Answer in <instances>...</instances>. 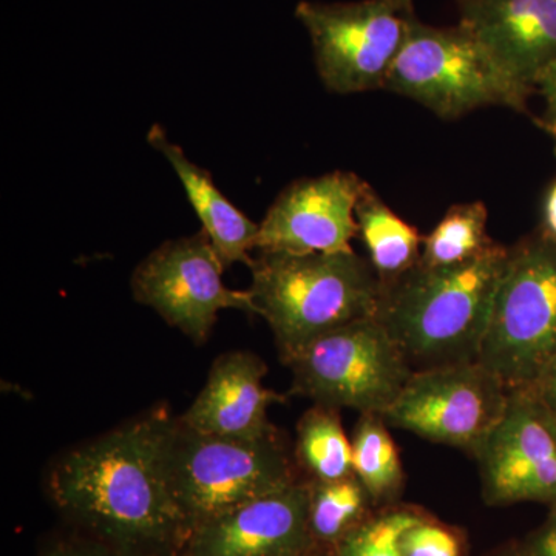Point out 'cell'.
I'll use <instances>...</instances> for the list:
<instances>
[{
  "label": "cell",
  "instance_id": "484cf974",
  "mask_svg": "<svg viewBox=\"0 0 556 556\" xmlns=\"http://www.w3.org/2000/svg\"><path fill=\"white\" fill-rule=\"evenodd\" d=\"M526 388L556 413V357L538 376L535 382Z\"/></svg>",
  "mask_w": 556,
  "mask_h": 556
},
{
  "label": "cell",
  "instance_id": "cb8c5ba5",
  "mask_svg": "<svg viewBox=\"0 0 556 556\" xmlns=\"http://www.w3.org/2000/svg\"><path fill=\"white\" fill-rule=\"evenodd\" d=\"M535 93L544 101V112L536 119L538 126L547 131L552 138L556 137V60L536 80Z\"/></svg>",
  "mask_w": 556,
  "mask_h": 556
},
{
  "label": "cell",
  "instance_id": "ba28073f",
  "mask_svg": "<svg viewBox=\"0 0 556 556\" xmlns=\"http://www.w3.org/2000/svg\"><path fill=\"white\" fill-rule=\"evenodd\" d=\"M295 17L308 31L318 78L339 94L386 89L417 21L413 0H303Z\"/></svg>",
  "mask_w": 556,
  "mask_h": 556
},
{
  "label": "cell",
  "instance_id": "277c9868",
  "mask_svg": "<svg viewBox=\"0 0 556 556\" xmlns=\"http://www.w3.org/2000/svg\"><path fill=\"white\" fill-rule=\"evenodd\" d=\"M278 431L255 439L212 437L177 417L169 445L172 486L190 533L249 501L298 482Z\"/></svg>",
  "mask_w": 556,
  "mask_h": 556
},
{
  "label": "cell",
  "instance_id": "e0dca14e",
  "mask_svg": "<svg viewBox=\"0 0 556 556\" xmlns=\"http://www.w3.org/2000/svg\"><path fill=\"white\" fill-rule=\"evenodd\" d=\"M356 218L358 236L368 249L369 265L382 287L419 263L424 237L394 214L369 185L357 201Z\"/></svg>",
  "mask_w": 556,
  "mask_h": 556
},
{
  "label": "cell",
  "instance_id": "7c38bea8",
  "mask_svg": "<svg viewBox=\"0 0 556 556\" xmlns=\"http://www.w3.org/2000/svg\"><path fill=\"white\" fill-rule=\"evenodd\" d=\"M368 182L336 170L291 182L258 223L255 251L332 254L353 251L358 236L356 204Z\"/></svg>",
  "mask_w": 556,
  "mask_h": 556
},
{
  "label": "cell",
  "instance_id": "7402d4cb",
  "mask_svg": "<svg viewBox=\"0 0 556 556\" xmlns=\"http://www.w3.org/2000/svg\"><path fill=\"white\" fill-rule=\"evenodd\" d=\"M419 515L399 508L378 518L362 522L339 541V556H402L399 540L402 533L416 525Z\"/></svg>",
  "mask_w": 556,
  "mask_h": 556
},
{
  "label": "cell",
  "instance_id": "2e32d148",
  "mask_svg": "<svg viewBox=\"0 0 556 556\" xmlns=\"http://www.w3.org/2000/svg\"><path fill=\"white\" fill-rule=\"evenodd\" d=\"M148 142L169 161L188 195L190 206L200 218L203 226L201 230L206 232L225 268L236 263L251 265V251H254L258 236L257 223L248 218L239 207L230 203L228 197L223 195L211 172L190 161L185 150L167 138L160 124L150 127Z\"/></svg>",
  "mask_w": 556,
  "mask_h": 556
},
{
  "label": "cell",
  "instance_id": "5b68a950",
  "mask_svg": "<svg viewBox=\"0 0 556 556\" xmlns=\"http://www.w3.org/2000/svg\"><path fill=\"white\" fill-rule=\"evenodd\" d=\"M386 90L444 119L489 105L529 113L532 97L463 25L433 27L419 20L388 75Z\"/></svg>",
  "mask_w": 556,
  "mask_h": 556
},
{
  "label": "cell",
  "instance_id": "f1b7e54d",
  "mask_svg": "<svg viewBox=\"0 0 556 556\" xmlns=\"http://www.w3.org/2000/svg\"><path fill=\"white\" fill-rule=\"evenodd\" d=\"M504 556H530V555H529V552H527L526 548L522 547V548H518V551L508 552V554H506Z\"/></svg>",
  "mask_w": 556,
  "mask_h": 556
},
{
  "label": "cell",
  "instance_id": "ffe728a7",
  "mask_svg": "<svg viewBox=\"0 0 556 556\" xmlns=\"http://www.w3.org/2000/svg\"><path fill=\"white\" fill-rule=\"evenodd\" d=\"M489 211L481 201L456 204L422 239L420 265L447 268L479 257L495 241L486 236Z\"/></svg>",
  "mask_w": 556,
  "mask_h": 556
},
{
  "label": "cell",
  "instance_id": "6da1fadb",
  "mask_svg": "<svg viewBox=\"0 0 556 556\" xmlns=\"http://www.w3.org/2000/svg\"><path fill=\"white\" fill-rule=\"evenodd\" d=\"M177 419L155 407L70 450L49 473V492L68 518L121 556H166L190 536L169 473Z\"/></svg>",
  "mask_w": 556,
  "mask_h": 556
},
{
  "label": "cell",
  "instance_id": "52a82bcc",
  "mask_svg": "<svg viewBox=\"0 0 556 556\" xmlns=\"http://www.w3.org/2000/svg\"><path fill=\"white\" fill-rule=\"evenodd\" d=\"M291 393L329 408L383 415L412 378V364L376 317L318 336L285 362Z\"/></svg>",
  "mask_w": 556,
  "mask_h": 556
},
{
  "label": "cell",
  "instance_id": "9c48e42d",
  "mask_svg": "<svg viewBox=\"0 0 556 556\" xmlns=\"http://www.w3.org/2000/svg\"><path fill=\"white\" fill-rule=\"evenodd\" d=\"M508 394L479 361L419 369L382 417L390 427L475 456L503 419Z\"/></svg>",
  "mask_w": 556,
  "mask_h": 556
},
{
  "label": "cell",
  "instance_id": "4316f807",
  "mask_svg": "<svg viewBox=\"0 0 556 556\" xmlns=\"http://www.w3.org/2000/svg\"><path fill=\"white\" fill-rule=\"evenodd\" d=\"M47 556H121L118 552L93 541V543H70L58 546Z\"/></svg>",
  "mask_w": 556,
  "mask_h": 556
},
{
  "label": "cell",
  "instance_id": "8fae6325",
  "mask_svg": "<svg viewBox=\"0 0 556 556\" xmlns=\"http://www.w3.org/2000/svg\"><path fill=\"white\" fill-rule=\"evenodd\" d=\"M473 457L486 503L556 504V413L529 388L510 390L503 419Z\"/></svg>",
  "mask_w": 556,
  "mask_h": 556
},
{
  "label": "cell",
  "instance_id": "f546056e",
  "mask_svg": "<svg viewBox=\"0 0 556 556\" xmlns=\"http://www.w3.org/2000/svg\"><path fill=\"white\" fill-rule=\"evenodd\" d=\"M554 141H555V150H556V137H554Z\"/></svg>",
  "mask_w": 556,
  "mask_h": 556
},
{
  "label": "cell",
  "instance_id": "9a60e30c",
  "mask_svg": "<svg viewBox=\"0 0 556 556\" xmlns=\"http://www.w3.org/2000/svg\"><path fill=\"white\" fill-rule=\"evenodd\" d=\"M268 367L257 354L230 351L212 365L206 386L188 412L182 426L212 437L255 439L276 431L269 407L283 396L263 386Z\"/></svg>",
  "mask_w": 556,
  "mask_h": 556
},
{
  "label": "cell",
  "instance_id": "d4e9b609",
  "mask_svg": "<svg viewBox=\"0 0 556 556\" xmlns=\"http://www.w3.org/2000/svg\"><path fill=\"white\" fill-rule=\"evenodd\" d=\"M551 507L546 521L527 541L525 548L530 556H556V504Z\"/></svg>",
  "mask_w": 556,
  "mask_h": 556
},
{
  "label": "cell",
  "instance_id": "44dd1931",
  "mask_svg": "<svg viewBox=\"0 0 556 556\" xmlns=\"http://www.w3.org/2000/svg\"><path fill=\"white\" fill-rule=\"evenodd\" d=\"M308 485L313 538L339 543L362 525L361 519L371 497L354 475L338 481H311Z\"/></svg>",
  "mask_w": 556,
  "mask_h": 556
},
{
  "label": "cell",
  "instance_id": "603a6c76",
  "mask_svg": "<svg viewBox=\"0 0 556 556\" xmlns=\"http://www.w3.org/2000/svg\"><path fill=\"white\" fill-rule=\"evenodd\" d=\"M402 556H460L463 544L448 527L419 519L399 540Z\"/></svg>",
  "mask_w": 556,
  "mask_h": 556
},
{
  "label": "cell",
  "instance_id": "4fadbf2b",
  "mask_svg": "<svg viewBox=\"0 0 556 556\" xmlns=\"http://www.w3.org/2000/svg\"><path fill=\"white\" fill-rule=\"evenodd\" d=\"M311 541L309 485L298 481L197 527L182 552L185 556H305Z\"/></svg>",
  "mask_w": 556,
  "mask_h": 556
},
{
  "label": "cell",
  "instance_id": "83f0119b",
  "mask_svg": "<svg viewBox=\"0 0 556 556\" xmlns=\"http://www.w3.org/2000/svg\"><path fill=\"white\" fill-rule=\"evenodd\" d=\"M543 229L556 239V179L544 197Z\"/></svg>",
  "mask_w": 556,
  "mask_h": 556
},
{
  "label": "cell",
  "instance_id": "ac0fdd59",
  "mask_svg": "<svg viewBox=\"0 0 556 556\" xmlns=\"http://www.w3.org/2000/svg\"><path fill=\"white\" fill-rule=\"evenodd\" d=\"M295 464L311 481H338L353 473V447L339 409L314 405L302 416L295 441Z\"/></svg>",
  "mask_w": 556,
  "mask_h": 556
},
{
  "label": "cell",
  "instance_id": "7a4b0ae2",
  "mask_svg": "<svg viewBox=\"0 0 556 556\" xmlns=\"http://www.w3.org/2000/svg\"><path fill=\"white\" fill-rule=\"evenodd\" d=\"M508 258L510 248L493 243L463 265L417 263L397 280L380 285L376 318L415 371L478 361Z\"/></svg>",
  "mask_w": 556,
  "mask_h": 556
},
{
  "label": "cell",
  "instance_id": "5bb4252c",
  "mask_svg": "<svg viewBox=\"0 0 556 556\" xmlns=\"http://www.w3.org/2000/svg\"><path fill=\"white\" fill-rule=\"evenodd\" d=\"M459 25L530 93L556 60V0H455Z\"/></svg>",
  "mask_w": 556,
  "mask_h": 556
},
{
  "label": "cell",
  "instance_id": "3957f363",
  "mask_svg": "<svg viewBox=\"0 0 556 556\" xmlns=\"http://www.w3.org/2000/svg\"><path fill=\"white\" fill-rule=\"evenodd\" d=\"M249 268L255 316L268 321L283 364L318 336L378 313V274L354 251L258 252Z\"/></svg>",
  "mask_w": 556,
  "mask_h": 556
},
{
  "label": "cell",
  "instance_id": "8992f818",
  "mask_svg": "<svg viewBox=\"0 0 556 556\" xmlns=\"http://www.w3.org/2000/svg\"><path fill=\"white\" fill-rule=\"evenodd\" d=\"M556 357V239L541 228L510 248L478 361L508 390Z\"/></svg>",
  "mask_w": 556,
  "mask_h": 556
},
{
  "label": "cell",
  "instance_id": "30bf717a",
  "mask_svg": "<svg viewBox=\"0 0 556 556\" xmlns=\"http://www.w3.org/2000/svg\"><path fill=\"white\" fill-rule=\"evenodd\" d=\"M225 265L206 232L164 241L138 263L130 277L131 295L193 342H206L225 309L255 314L247 291L223 283Z\"/></svg>",
  "mask_w": 556,
  "mask_h": 556
},
{
  "label": "cell",
  "instance_id": "d6986e66",
  "mask_svg": "<svg viewBox=\"0 0 556 556\" xmlns=\"http://www.w3.org/2000/svg\"><path fill=\"white\" fill-rule=\"evenodd\" d=\"M382 415L362 413L354 428L353 473L372 501H390L404 486L401 457Z\"/></svg>",
  "mask_w": 556,
  "mask_h": 556
}]
</instances>
